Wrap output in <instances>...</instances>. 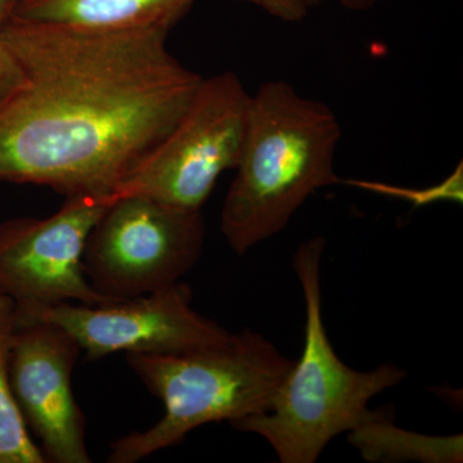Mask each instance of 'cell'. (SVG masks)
Returning <instances> with one entry per match:
<instances>
[{"mask_svg":"<svg viewBox=\"0 0 463 463\" xmlns=\"http://www.w3.org/2000/svg\"><path fill=\"white\" fill-rule=\"evenodd\" d=\"M0 32L24 72L0 102V182L111 200L203 81L170 53L164 29L12 17Z\"/></svg>","mask_w":463,"mask_h":463,"instance_id":"obj_1","label":"cell"},{"mask_svg":"<svg viewBox=\"0 0 463 463\" xmlns=\"http://www.w3.org/2000/svg\"><path fill=\"white\" fill-rule=\"evenodd\" d=\"M341 124L321 100L288 81L261 84L250 100L242 151L221 214V231L242 257L288 227L312 194L340 182Z\"/></svg>","mask_w":463,"mask_h":463,"instance_id":"obj_2","label":"cell"},{"mask_svg":"<svg viewBox=\"0 0 463 463\" xmlns=\"http://www.w3.org/2000/svg\"><path fill=\"white\" fill-rule=\"evenodd\" d=\"M326 239L312 237L294 255L306 304V341L300 359L268 412L230 422L263 438L282 463H315L331 440L374 416L368 404L407 377L395 364L356 371L335 353L322 316L321 263Z\"/></svg>","mask_w":463,"mask_h":463,"instance_id":"obj_3","label":"cell"},{"mask_svg":"<svg viewBox=\"0 0 463 463\" xmlns=\"http://www.w3.org/2000/svg\"><path fill=\"white\" fill-rule=\"evenodd\" d=\"M127 362L163 402V419L109 446V463H136L178 446L210 422L268 412L294 361L257 331L231 334L221 345L179 354L129 353Z\"/></svg>","mask_w":463,"mask_h":463,"instance_id":"obj_4","label":"cell"},{"mask_svg":"<svg viewBox=\"0 0 463 463\" xmlns=\"http://www.w3.org/2000/svg\"><path fill=\"white\" fill-rule=\"evenodd\" d=\"M203 243L201 210L139 194L118 197L88 234L83 270L102 297H142L181 282L199 263Z\"/></svg>","mask_w":463,"mask_h":463,"instance_id":"obj_5","label":"cell"},{"mask_svg":"<svg viewBox=\"0 0 463 463\" xmlns=\"http://www.w3.org/2000/svg\"><path fill=\"white\" fill-rule=\"evenodd\" d=\"M251 94L234 72L203 78L190 108L111 200L139 196L203 210L222 174L239 163Z\"/></svg>","mask_w":463,"mask_h":463,"instance_id":"obj_6","label":"cell"},{"mask_svg":"<svg viewBox=\"0 0 463 463\" xmlns=\"http://www.w3.org/2000/svg\"><path fill=\"white\" fill-rule=\"evenodd\" d=\"M192 289L174 283L151 294L100 306L62 303L16 309L17 326L56 323L75 337L90 361L112 353L179 354L221 345L231 332L192 307Z\"/></svg>","mask_w":463,"mask_h":463,"instance_id":"obj_7","label":"cell"},{"mask_svg":"<svg viewBox=\"0 0 463 463\" xmlns=\"http://www.w3.org/2000/svg\"><path fill=\"white\" fill-rule=\"evenodd\" d=\"M97 196L66 197L47 218H17L0 223V295L16 309L62 303H111L88 282L85 241L109 205Z\"/></svg>","mask_w":463,"mask_h":463,"instance_id":"obj_8","label":"cell"},{"mask_svg":"<svg viewBox=\"0 0 463 463\" xmlns=\"http://www.w3.org/2000/svg\"><path fill=\"white\" fill-rule=\"evenodd\" d=\"M81 347L65 328L47 321L17 326L9 383L18 411L41 440L47 462L90 463L84 414L71 376Z\"/></svg>","mask_w":463,"mask_h":463,"instance_id":"obj_9","label":"cell"},{"mask_svg":"<svg viewBox=\"0 0 463 463\" xmlns=\"http://www.w3.org/2000/svg\"><path fill=\"white\" fill-rule=\"evenodd\" d=\"M197 0H21L14 17L88 29L170 32Z\"/></svg>","mask_w":463,"mask_h":463,"instance_id":"obj_10","label":"cell"},{"mask_svg":"<svg viewBox=\"0 0 463 463\" xmlns=\"http://www.w3.org/2000/svg\"><path fill=\"white\" fill-rule=\"evenodd\" d=\"M349 441L368 462L461 463L462 435L429 437L402 430L386 413H374L349 431Z\"/></svg>","mask_w":463,"mask_h":463,"instance_id":"obj_11","label":"cell"},{"mask_svg":"<svg viewBox=\"0 0 463 463\" xmlns=\"http://www.w3.org/2000/svg\"><path fill=\"white\" fill-rule=\"evenodd\" d=\"M16 330V306L0 295V463H47L12 394L9 356Z\"/></svg>","mask_w":463,"mask_h":463,"instance_id":"obj_12","label":"cell"},{"mask_svg":"<svg viewBox=\"0 0 463 463\" xmlns=\"http://www.w3.org/2000/svg\"><path fill=\"white\" fill-rule=\"evenodd\" d=\"M236 2L257 5L269 16L288 24L301 23L306 20L310 9L307 0H236Z\"/></svg>","mask_w":463,"mask_h":463,"instance_id":"obj_13","label":"cell"},{"mask_svg":"<svg viewBox=\"0 0 463 463\" xmlns=\"http://www.w3.org/2000/svg\"><path fill=\"white\" fill-rule=\"evenodd\" d=\"M23 67L0 32V102L23 81Z\"/></svg>","mask_w":463,"mask_h":463,"instance_id":"obj_14","label":"cell"},{"mask_svg":"<svg viewBox=\"0 0 463 463\" xmlns=\"http://www.w3.org/2000/svg\"><path fill=\"white\" fill-rule=\"evenodd\" d=\"M21 0H0V29L16 14Z\"/></svg>","mask_w":463,"mask_h":463,"instance_id":"obj_15","label":"cell"},{"mask_svg":"<svg viewBox=\"0 0 463 463\" xmlns=\"http://www.w3.org/2000/svg\"><path fill=\"white\" fill-rule=\"evenodd\" d=\"M379 2L380 0H339L341 7L353 12L368 11Z\"/></svg>","mask_w":463,"mask_h":463,"instance_id":"obj_16","label":"cell"},{"mask_svg":"<svg viewBox=\"0 0 463 463\" xmlns=\"http://www.w3.org/2000/svg\"><path fill=\"white\" fill-rule=\"evenodd\" d=\"M325 0H307V5L309 8L317 7V5H322Z\"/></svg>","mask_w":463,"mask_h":463,"instance_id":"obj_17","label":"cell"}]
</instances>
